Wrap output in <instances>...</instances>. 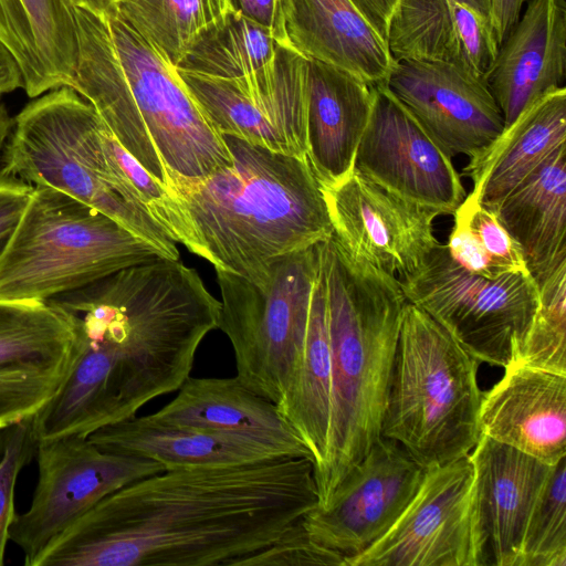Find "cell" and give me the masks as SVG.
<instances>
[{
	"label": "cell",
	"instance_id": "cell-1",
	"mask_svg": "<svg viewBox=\"0 0 566 566\" xmlns=\"http://www.w3.org/2000/svg\"><path fill=\"white\" fill-rule=\"evenodd\" d=\"M317 504L306 458L165 469L99 500L35 566H242Z\"/></svg>",
	"mask_w": 566,
	"mask_h": 566
},
{
	"label": "cell",
	"instance_id": "cell-2",
	"mask_svg": "<svg viewBox=\"0 0 566 566\" xmlns=\"http://www.w3.org/2000/svg\"><path fill=\"white\" fill-rule=\"evenodd\" d=\"M45 302L67 319L75 357L60 390L33 417L38 441L88 437L177 391L221 313L195 269L164 258Z\"/></svg>",
	"mask_w": 566,
	"mask_h": 566
},
{
	"label": "cell",
	"instance_id": "cell-3",
	"mask_svg": "<svg viewBox=\"0 0 566 566\" xmlns=\"http://www.w3.org/2000/svg\"><path fill=\"white\" fill-rule=\"evenodd\" d=\"M77 56L70 87L88 101L117 142L165 189L231 165L223 137L178 70L115 14L75 7Z\"/></svg>",
	"mask_w": 566,
	"mask_h": 566
},
{
	"label": "cell",
	"instance_id": "cell-4",
	"mask_svg": "<svg viewBox=\"0 0 566 566\" xmlns=\"http://www.w3.org/2000/svg\"><path fill=\"white\" fill-rule=\"evenodd\" d=\"M221 136L231 165L200 179L170 177L168 190L190 223L191 253L262 286L275 259L327 240L332 222L307 159Z\"/></svg>",
	"mask_w": 566,
	"mask_h": 566
},
{
	"label": "cell",
	"instance_id": "cell-5",
	"mask_svg": "<svg viewBox=\"0 0 566 566\" xmlns=\"http://www.w3.org/2000/svg\"><path fill=\"white\" fill-rule=\"evenodd\" d=\"M329 337L327 459L316 480L325 506L381 437L388 384L407 298L400 282L352 256L334 234L319 243Z\"/></svg>",
	"mask_w": 566,
	"mask_h": 566
},
{
	"label": "cell",
	"instance_id": "cell-6",
	"mask_svg": "<svg viewBox=\"0 0 566 566\" xmlns=\"http://www.w3.org/2000/svg\"><path fill=\"white\" fill-rule=\"evenodd\" d=\"M0 170L33 187L45 186L103 212L155 248L179 260L177 242L145 209L111 153L103 120L70 86L50 90L13 118Z\"/></svg>",
	"mask_w": 566,
	"mask_h": 566
},
{
	"label": "cell",
	"instance_id": "cell-7",
	"mask_svg": "<svg viewBox=\"0 0 566 566\" xmlns=\"http://www.w3.org/2000/svg\"><path fill=\"white\" fill-rule=\"evenodd\" d=\"M479 360L407 301L380 436L424 469L469 455L481 437Z\"/></svg>",
	"mask_w": 566,
	"mask_h": 566
},
{
	"label": "cell",
	"instance_id": "cell-8",
	"mask_svg": "<svg viewBox=\"0 0 566 566\" xmlns=\"http://www.w3.org/2000/svg\"><path fill=\"white\" fill-rule=\"evenodd\" d=\"M158 258L155 248L103 212L35 186L0 256V301L45 302Z\"/></svg>",
	"mask_w": 566,
	"mask_h": 566
},
{
	"label": "cell",
	"instance_id": "cell-9",
	"mask_svg": "<svg viewBox=\"0 0 566 566\" xmlns=\"http://www.w3.org/2000/svg\"><path fill=\"white\" fill-rule=\"evenodd\" d=\"M319 243L275 259L262 286L216 270L221 293L219 328L233 348L237 377L276 407L290 388L303 347L321 263Z\"/></svg>",
	"mask_w": 566,
	"mask_h": 566
},
{
	"label": "cell",
	"instance_id": "cell-10",
	"mask_svg": "<svg viewBox=\"0 0 566 566\" xmlns=\"http://www.w3.org/2000/svg\"><path fill=\"white\" fill-rule=\"evenodd\" d=\"M399 282L407 301L475 359L502 368L516 363L539 301L531 273L473 274L439 242L426 263Z\"/></svg>",
	"mask_w": 566,
	"mask_h": 566
},
{
	"label": "cell",
	"instance_id": "cell-11",
	"mask_svg": "<svg viewBox=\"0 0 566 566\" xmlns=\"http://www.w3.org/2000/svg\"><path fill=\"white\" fill-rule=\"evenodd\" d=\"M39 475L30 506L15 514L9 539L35 566L42 552L107 494L158 473V462L101 449L88 437L66 434L38 441Z\"/></svg>",
	"mask_w": 566,
	"mask_h": 566
},
{
	"label": "cell",
	"instance_id": "cell-12",
	"mask_svg": "<svg viewBox=\"0 0 566 566\" xmlns=\"http://www.w3.org/2000/svg\"><path fill=\"white\" fill-rule=\"evenodd\" d=\"M344 566H486L470 455L426 469L390 530Z\"/></svg>",
	"mask_w": 566,
	"mask_h": 566
},
{
	"label": "cell",
	"instance_id": "cell-13",
	"mask_svg": "<svg viewBox=\"0 0 566 566\" xmlns=\"http://www.w3.org/2000/svg\"><path fill=\"white\" fill-rule=\"evenodd\" d=\"M178 73L220 135L307 159V57L293 48L281 43L268 64L240 77Z\"/></svg>",
	"mask_w": 566,
	"mask_h": 566
},
{
	"label": "cell",
	"instance_id": "cell-14",
	"mask_svg": "<svg viewBox=\"0 0 566 566\" xmlns=\"http://www.w3.org/2000/svg\"><path fill=\"white\" fill-rule=\"evenodd\" d=\"M355 169L385 190L439 214H453L467 196L451 156L386 83L374 85Z\"/></svg>",
	"mask_w": 566,
	"mask_h": 566
},
{
	"label": "cell",
	"instance_id": "cell-15",
	"mask_svg": "<svg viewBox=\"0 0 566 566\" xmlns=\"http://www.w3.org/2000/svg\"><path fill=\"white\" fill-rule=\"evenodd\" d=\"M424 472L398 442L380 437L338 483L328 503L313 507L301 522L317 544L345 558L356 555L396 523Z\"/></svg>",
	"mask_w": 566,
	"mask_h": 566
},
{
	"label": "cell",
	"instance_id": "cell-16",
	"mask_svg": "<svg viewBox=\"0 0 566 566\" xmlns=\"http://www.w3.org/2000/svg\"><path fill=\"white\" fill-rule=\"evenodd\" d=\"M333 234L354 258L401 280L417 272L439 243V212L405 200L354 170L322 186Z\"/></svg>",
	"mask_w": 566,
	"mask_h": 566
},
{
	"label": "cell",
	"instance_id": "cell-17",
	"mask_svg": "<svg viewBox=\"0 0 566 566\" xmlns=\"http://www.w3.org/2000/svg\"><path fill=\"white\" fill-rule=\"evenodd\" d=\"M65 316L46 302L0 301V429L35 416L74 361Z\"/></svg>",
	"mask_w": 566,
	"mask_h": 566
},
{
	"label": "cell",
	"instance_id": "cell-18",
	"mask_svg": "<svg viewBox=\"0 0 566 566\" xmlns=\"http://www.w3.org/2000/svg\"><path fill=\"white\" fill-rule=\"evenodd\" d=\"M386 85L451 157L478 155L504 128L485 80L457 64L398 61Z\"/></svg>",
	"mask_w": 566,
	"mask_h": 566
},
{
	"label": "cell",
	"instance_id": "cell-19",
	"mask_svg": "<svg viewBox=\"0 0 566 566\" xmlns=\"http://www.w3.org/2000/svg\"><path fill=\"white\" fill-rule=\"evenodd\" d=\"M469 455L486 565L520 566L525 531L553 465L484 434Z\"/></svg>",
	"mask_w": 566,
	"mask_h": 566
},
{
	"label": "cell",
	"instance_id": "cell-20",
	"mask_svg": "<svg viewBox=\"0 0 566 566\" xmlns=\"http://www.w3.org/2000/svg\"><path fill=\"white\" fill-rule=\"evenodd\" d=\"M504 369L483 394L481 434L556 464L566 458V375L522 364Z\"/></svg>",
	"mask_w": 566,
	"mask_h": 566
},
{
	"label": "cell",
	"instance_id": "cell-21",
	"mask_svg": "<svg viewBox=\"0 0 566 566\" xmlns=\"http://www.w3.org/2000/svg\"><path fill=\"white\" fill-rule=\"evenodd\" d=\"M565 77L566 2L527 0L485 76L504 126L547 92L565 86Z\"/></svg>",
	"mask_w": 566,
	"mask_h": 566
},
{
	"label": "cell",
	"instance_id": "cell-22",
	"mask_svg": "<svg viewBox=\"0 0 566 566\" xmlns=\"http://www.w3.org/2000/svg\"><path fill=\"white\" fill-rule=\"evenodd\" d=\"M385 40L395 62L452 63L484 80L500 48L490 18L453 0H398Z\"/></svg>",
	"mask_w": 566,
	"mask_h": 566
},
{
	"label": "cell",
	"instance_id": "cell-23",
	"mask_svg": "<svg viewBox=\"0 0 566 566\" xmlns=\"http://www.w3.org/2000/svg\"><path fill=\"white\" fill-rule=\"evenodd\" d=\"M286 44L364 82L386 83L395 65L386 40L350 0H277Z\"/></svg>",
	"mask_w": 566,
	"mask_h": 566
},
{
	"label": "cell",
	"instance_id": "cell-24",
	"mask_svg": "<svg viewBox=\"0 0 566 566\" xmlns=\"http://www.w3.org/2000/svg\"><path fill=\"white\" fill-rule=\"evenodd\" d=\"M306 145L321 186H333L355 168L374 85L334 65L307 59Z\"/></svg>",
	"mask_w": 566,
	"mask_h": 566
},
{
	"label": "cell",
	"instance_id": "cell-25",
	"mask_svg": "<svg viewBox=\"0 0 566 566\" xmlns=\"http://www.w3.org/2000/svg\"><path fill=\"white\" fill-rule=\"evenodd\" d=\"M103 450L154 460L165 469L234 465L287 457L258 438L133 417L88 436ZM291 458V457H290Z\"/></svg>",
	"mask_w": 566,
	"mask_h": 566
},
{
	"label": "cell",
	"instance_id": "cell-26",
	"mask_svg": "<svg viewBox=\"0 0 566 566\" xmlns=\"http://www.w3.org/2000/svg\"><path fill=\"white\" fill-rule=\"evenodd\" d=\"M177 391L171 401L148 417L161 423L248 434L279 448L287 457L311 460L307 448L277 407L237 376H189Z\"/></svg>",
	"mask_w": 566,
	"mask_h": 566
},
{
	"label": "cell",
	"instance_id": "cell-27",
	"mask_svg": "<svg viewBox=\"0 0 566 566\" xmlns=\"http://www.w3.org/2000/svg\"><path fill=\"white\" fill-rule=\"evenodd\" d=\"M566 145V87L554 88L527 106L478 155L463 175L470 193L493 209L557 148Z\"/></svg>",
	"mask_w": 566,
	"mask_h": 566
},
{
	"label": "cell",
	"instance_id": "cell-28",
	"mask_svg": "<svg viewBox=\"0 0 566 566\" xmlns=\"http://www.w3.org/2000/svg\"><path fill=\"white\" fill-rule=\"evenodd\" d=\"M0 43L15 60L30 98L70 86L77 56L73 3L0 0Z\"/></svg>",
	"mask_w": 566,
	"mask_h": 566
},
{
	"label": "cell",
	"instance_id": "cell-29",
	"mask_svg": "<svg viewBox=\"0 0 566 566\" xmlns=\"http://www.w3.org/2000/svg\"><path fill=\"white\" fill-rule=\"evenodd\" d=\"M491 210L521 248L539 286L566 264V145Z\"/></svg>",
	"mask_w": 566,
	"mask_h": 566
},
{
	"label": "cell",
	"instance_id": "cell-30",
	"mask_svg": "<svg viewBox=\"0 0 566 566\" xmlns=\"http://www.w3.org/2000/svg\"><path fill=\"white\" fill-rule=\"evenodd\" d=\"M280 44L271 30L230 9L196 35L176 69L240 77L268 64Z\"/></svg>",
	"mask_w": 566,
	"mask_h": 566
},
{
	"label": "cell",
	"instance_id": "cell-31",
	"mask_svg": "<svg viewBox=\"0 0 566 566\" xmlns=\"http://www.w3.org/2000/svg\"><path fill=\"white\" fill-rule=\"evenodd\" d=\"M447 242L451 258L469 272L496 279L507 273H530L521 248L493 210L470 193L453 213Z\"/></svg>",
	"mask_w": 566,
	"mask_h": 566
},
{
	"label": "cell",
	"instance_id": "cell-32",
	"mask_svg": "<svg viewBox=\"0 0 566 566\" xmlns=\"http://www.w3.org/2000/svg\"><path fill=\"white\" fill-rule=\"evenodd\" d=\"M230 9L228 0H116L113 14L177 66L196 35Z\"/></svg>",
	"mask_w": 566,
	"mask_h": 566
},
{
	"label": "cell",
	"instance_id": "cell-33",
	"mask_svg": "<svg viewBox=\"0 0 566 566\" xmlns=\"http://www.w3.org/2000/svg\"><path fill=\"white\" fill-rule=\"evenodd\" d=\"M537 287V310L515 364L566 375V264Z\"/></svg>",
	"mask_w": 566,
	"mask_h": 566
},
{
	"label": "cell",
	"instance_id": "cell-34",
	"mask_svg": "<svg viewBox=\"0 0 566 566\" xmlns=\"http://www.w3.org/2000/svg\"><path fill=\"white\" fill-rule=\"evenodd\" d=\"M520 566H566V458L553 465L528 521Z\"/></svg>",
	"mask_w": 566,
	"mask_h": 566
},
{
	"label": "cell",
	"instance_id": "cell-35",
	"mask_svg": "<svg viewBox=\"0 0 566 566\" xmlns=\"http://www.w3.org/2000/svg\"><path fill=\"white\" fill-rule=\"evenodd\" d=\"M34 417V416H33ZM33 417L0 429V566L15 516L14 490L21 470L35 457Z\"/></svg>",
	"mask_w": 566,
	"mask_h": 566
},
{
	"label": "cell",
	"instance_id": "cell-36",
	"mask_svg": "<svg viewBox=\"0 0 566 566\" xmlns=\"http://www.w3.org/2000/svg\"><path fill=\"white\" fill-rule=\"evenodd\" d=\"M345 557L314 542L301 518L271 545L247 558L242 566H344Z\"/></svg>",
	"mask_w": 566,
	"mask_h": 566
},
{
	"label": "cell",
	"instance_id": "cell-37",
	"mask_svg": "<svg viewBox=\"0 0 566 566\" xmlns=\"http://www.w3.org/2000/svg\"><path fill=\"white\" fill-rule=\"evenodd\" d=\"M33 188L0 170V256L22 217Z\"/></svg>",
	"mask_w": 566,
	"mask_h": 566
},
{
	"label": "cell",
	"instance_id": "cell-38",
	"mask_svg": "<svg viewBox=\"0 0 566 566\" xmlns=\"http://www.w3.org/2000/svg\"><path fill=\"white\" fill-rule=\"evenodd\" d=\"M232 10L268 28L277 41L286 44L277 0H228Z\"/></svg>",
	"mask_w": 566,
	"mask_h": 566
},
{
	"label": "cell",
	"instance_id": "cell-39",
	"mask_svg": "<svg viewBox=\"0 0 566 566\" xmlns=\"http://www.w3.org/2000/svg\"><path fill=\"white\" fill-rule=\"evenodd\" d=\"M527 0H491L490 22L499 46L516 24Z\"/></svg>",
	"mask_w": 566,
	"mask_h": 566
},
{
	"label": "cell",
	"instance_id": "cell-40",
	"mask_svg": "<svg viewBox=\"0 0 566 566\" xmlns=\"http://www.w3.org/2000/svg\"><path fill=\"white\" fill-rule=\"evenodd\" d=\"M385 39L390 14L398 0H350Z\"/></svg>",
	"mask_w": 566,
	"mask_h": 566
},
{
	"label": "cell",
	"instance_id": "cell-41",
	"mask_svg": "<svg viewBox=\"0 0 566 566\" xmlns=\"http://www.w3.org/2000/svg\"><path fill=\"white\" fill-rule=\"evenodd\" d=\"M22 86V76L15 60L0 43V98Z\"/></svg>",
	"mask_w": 566,
	"mask_h": 566
},
{
	"label": "cell",
	"instance_id": "cell-42",
	"mask_svg": "<svg viewBox=\"0 0 566 566\" xmlns=\"http://www.w3.org/2000/svg\"><path fill=\"white\" fill-rule=\"evenodd\" d=\"M73 6L90 9L92 11L112 14L116 0H71Z\"/></svg>",
	"mask_w": 566,
	"mask_h": 566
},
{
	"label": "cell",
	"instance_id": "cell-43",
	"mask_svg": "<svg viewBox=\"0 0 566 566\" xmlns=\"http://www.w3.org/2000/svg\"><path fill=\"white\" fill-rule=\"evenodd\" d=\"M13 118L10 116L6 104L0 101V154L10 133Z\"/></svg>",
	"mask_w": 566,
	"mask_h": 566
},
{
	"label": "cell",
	"instance_id": "cell-44",
	"mask_svg": "<svg viewBox=\"0 0 566 566\" xmlns=\"http://www.w3.org/2000/svg\"><path fill=\"white\" fill-rule=\"evenodd\" d=\"M467 4L490 18L491 0H453Z\"/></svg>",
	"mask_w": 566,
	"mask_h": 566
}]
</instances>
